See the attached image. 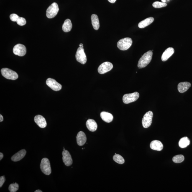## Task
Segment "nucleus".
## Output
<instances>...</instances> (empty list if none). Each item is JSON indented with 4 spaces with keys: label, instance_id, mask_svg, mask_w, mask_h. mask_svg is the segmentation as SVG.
<instances>
[{
    "label": "nucleus",
    "instance_id": "nucleus-12",
    "mask_svg": "<svg viewBox=\"0 0 192 192\" xmlns=\"http://www.w3.org/2000/svg\"><path fill=\"white\" fill-rule=\"evenodd\" d=\"M62 160L65 165L67 166H70L73 163V160L71 156L68 151L63 150L62 153Z\"/></svg>",
    "mask_w": 192,
    "mask_h": 192
},
{
    "label": "nucleus",
    "instance_id": "nucleus-13",
    "mask_svg": "<svg viewBox=\"0 0 192 192\" xmlns=\"http://www.w3.org/2000/svg\"><path fill=\"white\" fill-rule=\"evenodd\" d=\"M34 121L39 127L44 128L47 126V124L45 118L41 115H37L34 118Z\"/></svg>",
    "mask_w": 192,
    "mask_h": 192
},
{
    "label": "nucleus",
    "instance_id": "nucleus-39",
    "mask_svg": "<svg viewBox=\"0 0 192 192\" xmlns=\"http://www.w3.org/2000/svg\"><path fill=\"white\" fill-rule=\"evenodd\" d=\"M168 1H169V0H168Z\"/></svg>",
    "mask_w": 192,
    "mask_h": 192
},
{
    "label": "nucleus",
    "instance_id": "nucleus-33",
    "mask_svg": "<svg viewBox=\"0 0 192 192\" xmlns=\"http://www.w3.org/2000/svg\"><path fill=\"white\" fill-rule=\"evenodd\" d=\"M108 1L110 3H114L115 2V1H116V0H108Z\"/></svg>",
    "mask_w": 192,
    "mask_h": 192
},
{
    "label": "nucleus",
    "instance_id": "nucleus-15",
    "mask_svg": "<svg viewBox=\"0 0 192 192\" xmlns=\"http://www.w3.org/2000/svg\"><path fill=\"white\" fill-rule=\"evenodd\" d=\"M27 153L25 149H22L15 154L11 158V160L13 162H18L24 158Z\"/></svg>",
    "mask_w": 192,
    "mask_h": 192
},
{
    "label": "nucleus",
    "instance_id": "nucleus-8",
    "mask_svg": "<svg viewBox=\"0 0 192 192\" xmlns=\"http://www.w3.org/2000/svg\"><path fill=\"white\" fill-rule=\"evenodd\" d=\"M153 113L151 111H149L144 115L142 120L143 126L144 128H147L152 124Z\"/></svg>",
    "mask_w": 192,
    "mask_h": 192
},
{
    "label": "nucleus",
    "instance_id": "nucleus-9",
    "mask_svg": "<svg viewBox=\"0 0 192 192\" xmlns=\"http://www.w3.org/2000/svg\"><path fill=\"white\" fill-rule=\"evenodd\" d=\"M113 67V65L110 62H105L98 67V72L101 74H104L112 70Z\"/></svg>",
    "mask_w": 192,
    "mask_h": 192
},
{
    "label": "nucleus",
    "instance_id": "nucleus-17",
    "mask_svg": "<svg viewBox=\"0 0 192 192\" xmlns=\"http://www.w3.org/2000/svg\"><path fill=\"white\" fill-rule=\"evenodd\" d=\"M191 86V84L188 82H183L180 83L178 85V91L180 93H184L188 91Z\"/></svg>",
    "mask_w": 192,
    "mask_h": 192
},
{
    "label": "nucleus",
    "instance_id": "nucleus-11",
    "mask_svg": "<svg viewBox=\"0 0 192 192\" xmlns=\"http://www.w3.org/2000/svg\"><path fill=\"white\" fill-rule=\"evenodd\" d=\"M13 52L15 55L19 56H23L27 53V49L25 46L21 44H18L15 46Z\"/></svg>",
    "mask_w": 192,
    "mask_h": 192
},
{
    "label": "nucleus",
    "instance_id": "nucleus-3",
    "mask_svg": "<svg viewBox=\"0 0 192 192\" xmlns=\"http://www.w3.org/2000/svg\"><path fill=\"white\" fill-rule=\"evenodd\" d=\"M1 74L8 79L15 80L18 78V75L16 72L7 68H3L1 70Z\"/></svg>",
    "mask_w": 192,
    "mask_h": 192
},
{
    "label": "nucleus",
    "instance_id": "nucleus-29",
    "mask_svg": "<svg viewBox=\"0 0 192 192\" xmlns=\"http://www.w3.org/2000/svg\"><path fill=\"white\" fill-rule=\"evenodd\" d=\"M16 23L18 25L20 26H23L25 25L26 24V20L23 17H19L16 21Z\"/></svg>",
    "mask_w": 192,
    "mask_h": 192
},
{
    "label": "nucleus",
    "instance_id": "nucleus-28",
    "mask_svg": "<svg viewBox=\"0 0 192 192\" xmlns=\"http://www.w3.org/2000/svg\"><path fill=\"white\" fill-rule=\"evenodd\" d=\"M153 7L156 8H160L165 7L167 6V4L165 3L159 2V1H155L152 4Z\"/></svg>",
    "mask_w": 192,
    "mask_h": 192
},
{
    "label": "nucleus",
    "instance_id": "nucleus-7",
    "mask_svg": "<svg viewBox=\"0 0 192 192\" xmlns=\"http://www.w3.org/2000/svg\"><path fill=\"white\" fill-rule=\"evenodd\" d=\"M75 58L77 61L83 65L86 63L87 56L85 53L83 47H79L75 55Z\"/></svg>",
    "mask_w": 192,
    "mask_h": 192
},
{
    "label": "nucleus",
    "instance_id": "nucleus-38",
    "mask_svg": "<svg viewBox=\"0 0 192 192\" xmlns=\"http://www.w3.org/2000/svg\"><path fill=\"white\" fill-rule=\"evenodd\" d=\"M63 150H65V148H63Z\"/></svg>",
    "mask_w": 192,
    "mask_h": 192
},
{
    "label": "nucleus",
    "instance_id": "nucleus-31",
    "mask_svg": "<svg viewBox=\"0 0 192 192\" xmlns=\"http://www.w3.org/2000/svg\"><path fill=\"white\" fill-rule=\"evenodd\" d=\"M5 180L6 179L4 176H1L0 177V187L1 188L2 187L3 184H4Z\"/></svg>",
    "mask_w": 192,
    "mask_h": 192
},
{
    "label": "nucleus",
    "instance_id": "nucleus-21",
    "mask_svg": "<svg viewBox=\"0 0 192 192\" xmlns=\"http://www.w3.org/2000/svg\"><path fill=\"white\" fill-rule=\"evenodd\" d=\"M154 18L153 17H149L141 21L138 25L139 27L140 28H144L153 22Z\"/></svg>",
    "mask_w": 192,
    "mask_h": 192
},
{
    "label": "nucleus",
    "instance_id": "nucleus-26",
    "mask_svg": "<svg viewBox=\"0 0 192 192\" xmlns=\"http://www.w3.org/2000/svg\"><path fill=\"white\" fill-rule=\"evenodd\" d=\"M184 160V157L182 155H178L175 156L173 158L174 162L176 163H181Z\"/></svg>",
    "mask_w": 192,
    "mask_h": 192
},
{
    "label": "nucleus",
    "instance_id": "nucleus-14",
    "mask_svg": "<svg viewBox=\"0 0 192 192\" xmlns=\"http://www.w3.org/2000/svg\"><path fill=\"white\" fill-rule=\"evenodd\" d=\"M77 142L79 146H83L86 143L87 138L86 135L83 131H80L76 136Z\"/></svg>",
    "mask_w": 192,
    "mask_h": 192
},
{
    "label": "nucleus",
    "instance_id": "nucleus-37",
    "mask_svg": "<svg viewBox=\"0 0 192 192\" xmlns=\"http://www.w3.org/2000/svg\"><path fill=\"white\" fill-rule=\"evenodd\" d=\"M162 1H163V3H165L166 1V0H162Z\"/></svg>",
    "mask_w": 192,
    "mask_h": 192
},
{
    "label": "nucleus",
    "instance_id": "nucleus-1",
    "mask_svg": "<svg viewBox=\"0 0 192 192\" xmlns=\"http://www.w3.org/2000/svg\"><path fill=\"white\" fill-rule=\"evenodd\" d=\"M153 52L152 51H149L144 53L139 60L138 63V68L141 69L146 67L151 60Z\"/></svg>",
    "mask_w": 192,
    "mask_h": 192
},
{
    "label": "nucleus",
    "instance_id": "nucleus-18",
    "mask_svg": "<svg viewBox=\"0 0 192 192\" xmlns=\"http://www.w3.org/2000/svg\"><path fill=\"white\" fill-rule=\"evenodd\" d=\"M150 146L153 150L161 151L163 148V146L162 142L158 140H154L151 143Z\"/></svg>",
    "mask_w": 192,
    "mask_h": 192
},
{
    "label": "nucleus",
    "instance_id": "nucleus-20",
    "mask_svg": "<svg viewBox=\"0 0 192 192\" xmlns=\"http://www.w3.org/2000/svg\"><path fill=\"white\" fill-rule=\"evenodd\" d=\"M100 115L101 119L106 122H111L113 120V116L110 113L103 111L101 113Z\"/></svg>",
    "mask_w": 192,
    "mask_h": 192
},
{
    "label": "nucleus",
    "instance_id": "nucleus-30",
    "mask_svg": "<svg viewBox=\"0 0 192 192\" xmlns=\"http://www.w3.org/2000/svg\"><path fill=\"white\" fill-rule=\"evenodd\" d=\"M19 16L15 14H12L10 16V18L11 20L14 22H16Z\"/></svg>",
    "mask_w": 192,
    "mask_h": 192
},
{
    "label": "nucleus",
    "instance_id": "nucleus-32",
    "mask_svg": "<svg viewBox=\"0 0 192 192\" xmlns=\"http://www.w3.org/2000/svg\"><path fill=\"white\" fill-rule=\"evenodd\" d=\"M4 155H3V154L1 153H0V160H1L3 159Z\"/></svg>",
    "mask_w": 192,
    "mask_h": 192
},
{
    "label": "nucleus",
    "instance_id": "nucleus-19",
    "mask_svg": "<svg viewBox=\"0 0 192 192\" xmlns=\"http://www.w3.org/2000/svg\"><path fill=\"white\" fill-rule=\"evenodd\" d=\"M86 124L87 129L91 132H94L97 129V124L96 121L93 119L88 120L87 121Z\"/></svg>",
    "mask_w": 192,
    "mask_h": 192
},
{
    "label": "nucleus",
    "instance_id": "nucleus-10",
    "mask_svg": "<svg viewBox=\"0 0 192 192\" xmlns=\"http://www.w3.org/2000/svg\"><path fill=\"white\" fill-rule=\"evenodd\" d=\"M46 83L49 87L54 91H58L61 89L62 87L61 85L57 82L56 80L53 79L51 78L47 79Z\"/></svg>",
    "mask_w": 192,
    "mask_h": 192
},
{
    "label": "nucleus",
    "instance_id": "nucleus-2",
    "mask_svg": "<svg viewBox=\"0 0 192 192\" xmlns=\"http://www.w3.org/2000/svg\"><path fill=\"white\" fill-rule=\"evenodd\" d=\"M132 44V40L130 38L126 37L121 39L117 43V46L120 50L125 51L128 50Z\"/></svg>",
    "mask_w": 192,
    "mask_h": 192
},
{
    "label": "nucleus",
    "instance_id": "nucleus-23",
    "mask_svg": "<svg viewBox=\"0 0 192 192\" xmlns=\"http://www.w3.org/2000/svg\"><path fill=\"white\" fill-rule=\"evenodd\" d=\"M72 25L71 20L69 19L65 20L62 26V30L65 32H68L71 30Z\"/></svg>",
    "mask_w": 192,
    "mask_h": 192
},
{
    "label": "nucleus",
    "instance_id": "nucleus-5",
    "mask_svg": "<svg viewBox=\"0 0 192 192\" xmlns=\"http://www.w3.org/2000/svg\"><path fill=\"white\" fill-rule=\"evenodd\" d=\"M59 10L58 6L56 3H53L49 6L46 11V16L48 18L51 19L57 15Z\"/></svg>",
    "mask_w": 192,
    "mask_h": 192
},
{
    "label": "nucleus",
    "instance_id": "nucleus-34",
    "mask_svg": "<svg viewBox=\"0 0 192 192\" xmlns=\"http://www.w3.org/2000/svg\"><path fill=\"white\" fill-rule=\"evenodd\" d=\"M3 120V118L1 115H0V122H1Z\"/></svg>",
    "mask_w": 192,
    "mask_h": 192
},
{
    "label": "nucleus",
    "instance_id": "nucleus-36",
    "mask_svg": "<svg viewBox=\"0 0 192 192\" xmlns=\"http://www.w3.org/2000/svg\"><path fill=\"white\" fill-rule=\"evenodd\" d=\"M79 47H83V44H80L79 45Z\"/></svg>",
    "mask_w": 192,
    "mask_h": 192
},
{
    "label": "nucleus",
    "instance_id": "nucleus-22",
    "mask_svg": "<svg viewBox=\"0 0 192 192\" xmlns=\"http://www.w3.org/2000/svg\"><path fill=\"white\" fill-rule=\"evenodd\" d=\"M91 20L94 29L98 30L99 28L100 24L98 16L96 14H93L91 16Z\"/></svg>",
    "mask_w": 192,
    "mask_h": 192
},
{
    "label": "nucleus",
    "instance_id": "nucleus-4",
    "mask_svg": "<svg viewBox=\"0 0 192 192\" xmlns=\"http://www.w3.org/2000/svg\"><path fill=\"white\" fill-rule=\"evenodd\" d=\"M40 168L42 173L49 175L51 173L50 161L47 158H43L41 161Z\"/></svg>",
    "mask_w": 192,
    "mask_h": 192
},
{
    "label": "nucleus",
    "instance_id": "nucleus-24",
    "mask_svg": "<svg viewBox=\"0 0 192 192\" xmlns=\"http://www.w3.org/2000/svg\"><path fill=\"white\" fill-rule=\"evenodd\" d=\"M190 141L186 137L182 138L179 142V146L181 148H185L189 145Z\"/></svg>",
    "mask_w": 192,
    "mask_h": 192
},
{
    "label": "nucleus",
    "instance_id": "nucleus-27",
    "mask_svg": "<svg viewBox=\"0 0 192 192\" xmlns=\"http://www.w3.org/2000/svg\"><path fill=\"white\" fill-rule=\"evenodd\" d=\"M19 185L17 183L11 184L9 187V190L11 192H16L19 189Z\"/></svg>",
    "mask_w": 192,
    "mask_h": 192
},
{
    "label": "nucleus",
    "instance_id": "nucleus-16",
    "mask_svg": "<svg viewBox=\"0 0 192 192\" xmlns=\"http://www.w3.org/2000/svg\"><path fill=\"white\" fill-rule=\"evenodd\" d=\"M174 52V50L172 47H169L165 51L162 56V61H166L172 56Z\"/></svg>",
    "mask_w": 192,
    "mask_h": 192
},
{
    "label": "nucleus",
    "instance_id": "nucleus-35",
    "mask_svg": "<svg viewBox=\"0 0 192 192\" xmlns=\"http://www.w3.org/2000/svg\"><path fill=\"white\" fill-rule=\"evenodd\" d=\"M42 191H41V190H36V191H35V192H42Z\"/></svg>",
    "mask_w": 192,
    "mask_h": 192
},
{
    "label": "nucleus",
    "instance_id": "nucleus-25",
    "mask_svg": "<svg viewBox=\"0 0 192 192\" xmlns=\"http://www.w3.org/2000/svg\"><path fill=\"white\" fill-rule=\"evenodd\" d=\"M113 160L116 163L122 165L124 163V160L121 155L115 154L113 157Z\"/></svg>",
    "mask_w": 192,
    "mask_h": 192
},
{
    "label": "nucleus",
    "instance_id": "nucleus-6",
    "mask_svg": "<svg viewBox=\"0 0 192 192\" xmlns=\"http://www.w3.org/2000/svg\"><path fill=\"white\" fill-rule=\"evenodd\" d=\"M139 93L137 92L126 94L124 95L123 97V102L125 104H128L134 102L139 99Z\"/></svg>",
    "mask_w": 192,
    "mask_h": 192
}]
</instances>
